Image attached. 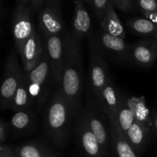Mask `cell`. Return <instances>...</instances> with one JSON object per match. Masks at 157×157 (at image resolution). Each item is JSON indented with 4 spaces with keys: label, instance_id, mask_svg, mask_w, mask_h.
I'll list each match as a JSON object with an SVG mask.
<instances>
[{
    "label": "cell",
    "instance_id": "6da1fadb",
    "mask_svg": "<svg viewBox=\"0 0 157 157\" xmlns=\"http://www.w3.org/2000/svg\"><path fill=\"white\" fill-rule=\"evenodd\" d=\"M64 55L62 79L58 87L76 117L81 110L84 71L81 43L71 32L64 35Z\"/></svg>",
    "mask_w": 157,
    "mask_h": 157
},
{
    "label": "cell",
    "instance_id": "7a4b0ae2",
    "mask_svg": "<svg viewBox=\"0 0 157 157\" xmlns=\"http://www.w3.org/2000/svg\"><path fill=\"white\" fill-rule=\"evenodd\" d=\"M74 117L75 113L70 104L58 87L46 106L43 118L44 133L52 144L59 148L65 146Z\"/></svg>",
    "mask_w": 157,
    "mask_h": 157
},
{
    "label": "cell",
    "instance_id": "3957f363",
    "mask_svg": "<svg viewBox=\"0 0 157 157\" xmlns=\"http://www.w3.org/2000/svg\"><path fill=\"white\" fill-rule=\"evenodd\" d=\"M25 74L32 106L38 112H41L48 99L52 84H55L46 46L38 65L30 72Z\"/></svg>",
    "mask_w": 157,
    "mask_h": 157
},
{
    "label": "cell",
    "instance_id": "277c9868",
    "mask_svg": "<svg viewBox=\"0 0 157 157\" xmlns=\"http://www.w3.org/2000/svg\"><path fill=\"white\" fill-rule=\"evenodd\" d=\"M88 44L90 51L103 59L130 64V44L124 39L113 36L101 29L89 36Z\"/></svg>",
    "mask_w": 157,
    "mask_h": 157
},
{
    "label": "cell",
    "instance_id": "5b68a950",
    "mask_svg": "<svg viewBox=\"0 0 157 157\" xmlns=\"http://www.w3.org/2000/svg\"><path fill=\"white\" fill-rule=\"evenodd\" d=\"M25 75L17 58V52L12 51L5 64L3 81L0 89L1 109H9L13 97Z\"/></svg>",
    "mask_w": 157,
    "mask_h": 157
},
{
    "label": "cell",
    "instance_id": "8992f818",
    "mask_svg": "<svg viewBox=\"0 0 157 157\" xmlns=\"http://www.w3.org/2000/svg\"><path fill=\"white\" fill-rule=\"evenodd\" d=\"M84 109L90 128L96 136L101 150L106 157L108 149V133L105 119L106 114L101 108L98 98L90 90L86 98Z\"/></svg>",
    "mask_w": 157,
    "mask_h": 157
},
{
    "label": "cell",
    "instance_id": "52a82bcc",
    "mask_svg": "<svg viewBox=\"0 0 157 157\" xmlns=\"http://www.w3.org/2000/svg\"><path fill=\"white\" fill-rule=\"evenodd\" d=\"M11 30L15 49L19 53L21 48L36 29L33 21V12L25 5L16 4L12 14Z\"/></svg>",
    "mask_w": 157,
    "mask_h": 157
},
{
    "label": "cell",
    "instance_id": "ba28073f",
    "mask_svg": "<svg viewBox=\"0 0 157 157\" xmlns=\"http://www.w3.org/2000/svg\"><path fill=\"white\" fill-rule=\"evenodd\" d=\"M61 3V0H48L38 13V25L45 38L64 33Z\"/></svg>",
    "mask_w": 157,
    "mask_h": 157
},
{
    "label": "cell",
    "instance_id": "9c48e42d",
    "mask_svg": "<svg viewBox=\"0 0 157 157\" xmlns=\"http://www.w3.org/2000/svg\"><path fill=\"white\" fill-rule=\"evenodd\" d=\"M76 136L86 157H105L96 136L90 128L84 109L78 114Z\"/></svg>",
    "mask_w": 157,
    "mask_h": 157
},
{
    "label": "cell",
    "instance_id": "30bf717a",
    "mask_svg": "<svg viewBox=\"0 0 157 157\" xmlns=\"http://www.w3.org/2000/svg\"><path fill=\"white\" fill-rule=\"evenodd\" d=\"M111 79L109 66L104 59L90 51L88 81L90 90L97 98H100L101 90Z\"/></svg>",
    "mask_w": 157,
    "mask_h": 157
},
{
    "label": "cell",
    "instance_id": "8fae6325",
    "mask_svg": "<svg viewBox=\"0 0 157 157\" xmlns=\"http://www.w3.org/2000/svg\"><path fill=\"white\" fill-rule=\"evenodd\" d=\"M45 46L48 58L52 67L55 84H61L64 62V35L46 38Z\"/></svg>",
    "mask_w": 157,
    "mask_h": 157
},
{
    "label": "cell",
    "instance_id": "7c38bea8",
    "mask_svg": "<svg viewBox=\"0 0 157 157\" xmlns=\"http://www.w3.org/2000/svg\"><path fill=\"white\" fill-rule=\"evenodd\" d=\"M157 58V41L154 38H144L130 44V64L143 68H149Z\"/></svg>",
    "mask_w": 157,
    "mask_h": 157
},
{
    "label": "cell",
    "instance_id": "4fadbf2b",
    "mask_svg": "<svg viewBox=\"0 0 157 157\" xmlns=\"http://www.w3.org/2000/svg\"><path fill=\"white\" fill-rule=\"evenodd\" d=\"M45 49V42L41 41L39 35L35 30L25 41L18 55L21 56L25 73L33 70L41 61Z\"/></svg>",
    "mask_w": 157,
    "mask_h": 157
},
{
    "label": "cell",
    "instance_id": "5bb4252c",
    "mask_svg": "<svg viewBox=\"0 0 157 157\" xmlns=\"http://www.w3.org/2000/svg\"><path fill=\"white\" fill-rule=\"evenodd\" d=\"M74 5L71 34L74 38L81 43L84 38L90 35L91 19L83 0H75Z\"/></svg>",
    "mask_w": 157,
    "mask_h": 157
},
{
    "label": "cell",
    "instance_id": "9a60e30c",
    "mask_svg": "<svg viewBox=\"0 0 157 157\" xmlns=\"http://www.w3.org/2000/svg\"><path fill=\"white\" fill-rule=\"evenodd\" d=\"M9 132L15 137L29 135L37 127L36 117L32 109L15 112L9 122Z\"/></svg>",
    "mask_w": 157,
    "mask_h": 157
},
{
    "label": "cell",
    "instance_id": "2e32d148",
    "mask_svg": "<svg viewBox=\"0 0 157 157\" xmlns=\"http://www.w3.org/2000/svg\"><path fill=\"white\" fill-rule=\"evenodd\" d=\"M123 95L110 79L101 90L98 101L109 121H116L117 113Z\"/></svg>",
    "mask_w": 157,
    "mask_h": 157
},
{
    "label": "cell",
    "instance_id": "e0dca14e",
    "mask_svg": "<svg viewBox=\"0 0 157 157\" xmlns=\"http://www.w3.org/2000/svg\"><path fill=\"white\" fill-rule=\"evenodd\" d=\"M100 24H101V29H103L107 33L114 37L125 39V29L119 16L115 12L114 7L110 2H109L107 5V9L104 12V16Z\"/></svg>",
    "mask_w": 157,
    "mask_h": 157
},
{
    "label": "cell",
    "instance_id": "ac0fdd59",
    "mask_svg": "<svg viewBox=\"0 0 157 157\" xmlns=\"http://www.w3.org/2000/svg\"><path fill=\"white\" fill-rule=\"evenodd\" d=\"M150 133V129L135 120L125 136L135 152L141 153L147 146Z\"/></svg>",
    "mask_w": 157,
    "mask_h": 157
},
{
    "label": "cell",
    "instance_id": "d6986e66",
    "mask_svg": "<svg viewBox=\"0 0 157 157\" xmlns=\"http://www.w3.org/2000/svg\"><path fill=\"white\" fill-rule=\"evenodd\" d=\"M109 124L110 137L117 157H137L136 152L129 144L125 135L119 129L116 121H109Z\"/></svg>",
    "mask_w": 157,
    "mask_h": 157
},
{
    "label": "cell",
    "instance_id": "ffe728a7",
    "mask_svg": "<svg viewBox=\"0 0 157 157\" xmlns=\"http://www.w3.org/2000/svg\"><path fill=\"white\" fill-rule=\"evenodd\" d=\"M15 157H56L53 152L41 142H28L13 148Z\"/></svg>",
    "mask_w": 157,
    "mask_h": 157
},
{
    "label": "cell",
    "instance_id": "44dd1931",
    "mask_svg": "<svg viewBox=\"0 0 157 157\" xmlns=\"http://www.w3.org/2000/svg\"><path fill=\"white\" fill-rule=\"evenodd\" d=\"M128 101L134 113L135 120L151 130L153 127L152 116L150 115V110L147 107L144 97H131L128 98Z\"/></svg>",
    "mask_w": 157,
    "mask_h": 157
},
{
    "label": "cell",
    "instance_id": "7402d4cb",
    "mask_svg": "<svg viewBox=\"0 0 157 157\" xmlns=\"http://www.w3.org/2000/svg\"><path fill=\"white\" fill-rule=\"evenodd\" d=\"M32 107V100L29 93L25 74L13 97L9 109L15 112L29 110Z\"/></svg>",
    "mask_w": 157,
    "mask_h": 157
},
{
    "label": "cell",
    "instance_id": "603a6c76",
    "mask_svg": "<svg viewBox=\"0 0 157 157\" xmlns=\"http://www.w3.org/2000/svg\"><path fill=\"white\" fill-rule=\"evenodd\" d=\"M135 121L134 113L129 104L128 98L123 95L117 113L116 122L120 130L124 135L127 134L130 126Z\"/></svg>",
    "mask_w": 157,
    "mask_h": 157
},
{
    "label": "cell",
    "instance_id": "cb8c5ba5",
    "mask_svg": "<svg viewBox=\"0 0 157 157\" xmlns=\"http://www.w3.org/2000/svg\"><path fill=\"white\" fill-rule=\"evenodd\" d=\"M127 25L134 33L143 37H153L157 30V25L141 17L127 20Z\"/></svg>",
    "mask_w": 157,
    "mask_h": 157
},
{
    "label": "cell",
    "instance_id": "d4e9b609",
    "mask_svg": "<svg viewBox=\"0 0 157 157\" xmlns=\"http://www.w3.org/2000/svg\"><path fill=\"white\" fill-rule=\"evenodd\" d=\"M133 11L140 12H157V0H132Z\"/></svg>",
    "mask_w": 157,
    "mask_h": 157
},
{
    "label": "cell",
    "instance_id": "484cf974",
    "mask_svg": "<svg viewBox=\"0 0 157 157\" xmlns=\"http://www.w3.org/2000/svg\"><path fill=\"white\" fill-rule=\"evenodd\" d=\"M110 0H92V8L98 21L101 22L104 14L107 9Z\"/></svg>",
    "mask_w": 157,
    "mask_h": 157
},
{
    "label": "cell",
    "instance_id": "4316f807",
    "mask_svg": "<svg viewBox=\"0 0 157 157\" xmlns=\"http://www.w3.org/2000/svg\"><path fill=\"white\" fill-rule=\"evenodd\" d=\"M113 7L124 12H130L133 11L132 0H110Z\"/></svg>",
    "mask_w": 157,
    "mask_h": 157
},
{
    "label": "cell",
    "instance_id": "83f0119b",
    "mask_svg": "<svg viewBox=\"0 0 157 157\" xmlns=\"http://www.w3.org/2000/svg\"><path fill=\"white\" fill-rule=\"evenodd\" d=\"M9 132V122H6L2 118L1 121H0V144H1V145H4L5 143L7 140Z\"/></svg>",
    "mask_w": 157,
    "mask_h": 157
},
{
    "label": "cell",
    "instance_id": "f1b7e54d",
    "mask_svg": "<svg viewBox=\"0 0 157 157\" xmlns=\"http://www.w3.org/2000/svg\"><path fill=\"white\" fill-rule=\"evenodd\" d=\"M45 0H29L28 6L33 13H38L44 5Z\"/></svg>",
    "mask_w": 157,
    "mask_h": 157
},
{
    "label": "cell",
    "instance_id": "f546056e",
    "mask_svg": "<svg viewBox=\"0 0 157 157\" xmlns=\"http://www.w3.org/2000/svg\"><path fill=\"white\" fill-rule=\"evenodd\" d=\"M0 157H15L13 148L6 144L0 146Z\"/></svg>",
    "mask_w": 157,
    "mask_h": 157
},
{
    "label": "cell",
    "instance_id": "4dcf8cb0",
    "mask_svg": "<svg viewBox=\"0 0 157 157\" xmlns=\"http://www.w3.org/2000/svg\"><path fill=\"white\" fill-rule=\"evenodd\" d=\"M142 15H144V16L146 18H147L148 20H150V21H152L154 24L157 25V12H142Z\"/></svg>",
    "mask_w": 157,
    "mask_h": 157
},
{
    "label": "cell",
    "instance_id": "1f68e13d",
    "mask_svg": "<svg viewBox=\"0 0 157 157\" xmlns=\"http://www.w3.org/2000/svg\"><path fill=\"white\" fill-rule=\"evenodd\" d=\"M152 121H153V127L157 130V112H155L153 115H152Z\"/></svg>",
    "mask_w": 157,
    "mask_h": 157
},
{
    "label": "cell",
    "instance_id": "d6a6232c",
    "mask_svg": "<svg viewBox=\"0 0 157 157\" xmlns=\"http://www.w3.org/2000/svg\"><path fill=\"white\" fill-rule=\"evenodd\" d=\"M29 3V0H16V4H21L28 6Z\"/></svg>",
    "mask_w": 157,
    "mask_h": 157
},
{
    "label": "cell",
    "instance_id": "836d02e7",
    "mask_svg": "<svg viewBox=\"0 0 157 157\" xmlns=\"http://www.w3.org/2000/svg\"><path fill=\"white\" fill-rule=\"evenodd\" d=\"M84 2V3H87L89 6H91L92 5V0H83Z\"/></svg>",
    "mask_w": 157,
    "mask_h": 157
},
{
    "label": "cell",
    "instance_id": "e575fe53",
    "mask_svg": "<svg viewBox=\"0 0 157 157\" xmlns=\"http://www.w3.org/2000/svg\"><path fill=\"white\" fill-rule=\"evenodd\" d=\"M153 38H154V39L156 40V41H157V30H156V32H155V34H154V35H153Z\"/></svg>",
    "mask_w": 157,
    "mask_h": 157
},
{
    "label": "cell",
    "instance_id": "d590c367",
    "mask_svg": "<svg viewBox=\"0 0 157 157\" xmlns=\"http://www.w3.org/2000/svg\"><path fill=\"white\" fill-rule=\"evenodd\" d=\"M47 1H48V0H45V2H47Z\"/></svg>",
    "mask_w": 157,
    "mask_h": 157
}]
</instances>
